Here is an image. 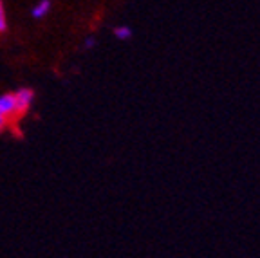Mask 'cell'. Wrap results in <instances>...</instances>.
Masks as SVG:
<instances>
[{"instance_id":"6da1fadb","label":"cell","mask_w":260,"mask_h":258,"mask_svg":"<svg viewBox=\"0 0 260 258\" xmlns=\"http://www.w3.org/2000/svg\"><path fill=\"white\" fill-rule=\"evenodd\" d=\"M15 98H16V117H20L31 109L32 101H35V92L31 89H18L15 92Z\"/></svg>"},{"instance_id":"7a4b0ae2","label":"cell","mask_w":260,"mask_h":258,"mask_svg":"<svg viewBox=\"0 0 260 258\" xmlns=\"http://www.w3.org/2000/svg\"><path fill=\"white\" fill-rule=\"evenodd\" d=\"M0 116L6 119H16V98L15 92H8L0 96Z\"/></svg>"},{"instance_id":"3957f363","label":"cell","mask_w":260,"mask_h":258,"mask_svg":"<svg viewBox=\"0 0 260 258\" xmlns=\"http://www.w3.org/2000/svg\"><path fill=\"white\" fill-rule=\"evenodd\" d=\"M51 0H40L37 6H32L31 9V15L32 18H37V20H40V18H44V16L49 15V11H51Z\"/></svg>"},{"instance_id":"277c9868","label":"cell","mask_w":260,"mask_h":258,"mask_svg":"<svg viewBox=\"0 0 260 258\" xmlns=\"http://www.w3.org/2000/svg\"><path fill=\"white\" fill-rule=\"evenodd\" d=\"M8 31V11H6L4 0H0V33Z\"/></svg>"},{"instance_id":"5b68a950","label":"cell","mask_w":260,"mask_h":258,"mask_svg":"<svg viewBox=\"0 0 260 258\" xmlns=\"http://www.w3.org/2000/svg\"><path fill=\"white\" fill-rule=\"evenodd\" d=\"M114 35H116L119 40H126V38L132 37V31H130V27H126V25H121V27L114 29Z\"/></svg>"},{"instance_id":"8992f818","label":"cell","mask_w":260,"mask_h":258,"mask_svg":"<svg viewBox=\"0 0 260 258\" xmlns=\"http://www.w3.org/2000/svg\"><path fill=\"white\" fill-rule=\"evenodd\" d=\"M8 119H6V117H2V116H0V132H4V128H6V126H8Z\"/></svg>"},{"instance_id":"52a82bcc","label":"cell","mask_w":260,"mask_h":258,"mask_svg":"<svg viewBox=\"0 0 260 258\" xmlns=\"http://www.w3.org/2000/svg\"><path fill=\"white\" fill-rule=\"evenodd\" d=\"M85 44H87L85 47H92V44H94V38H89V40H87Z\"/></svg>"}]
</instances>
